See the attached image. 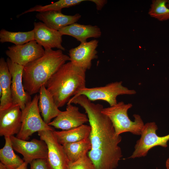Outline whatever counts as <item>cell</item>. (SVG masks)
<instances>
[{
	"instance_id": "1",
	"label": "cell",
	"mask_w": 169,
	"mask_h": 169,
	"mask_svg": "<svg viewBox=\"0 0 169 169\" xmlns=\"http://www.w3.org/2000/svg\"><path fill=\"white\" fill-rule=\"evenodd\" d=\"M69 103L79 105L88 116L91 128L89 137L91 149L88 156L95 169H116L123 156L119 145L122 137L116 134L110 120L101 112L103 106L84 95L72 97Z\"/></svg>"
},
{
	"instance_id": "2",
	"label": "cell",
	"mask_w": 169,
	"mask_h": 169,
	"mask_svg": "<svg viewBox=\"0 0 169 169\" xmlns=\"http://www.w3.org/2000/svg\"><path fill=\"white\" fill-rule=\"evenodd\" d=\"M69 56L62 50L45 49L44 55L24 66L23 82L25 90L30 95L39 92L50 77L66 61Z\"/></svg>"
},
{
	"instance_id": "3",
	"label": "cell",
	"mask_w": 169,
	"mask_h": 169,
	"mask_svg": "<svg viewBox=\"0 0 169 169\" xmlns=\"http://www.w3.org/2000/svg\"><path fill=\"white\" fill-rule=\"evenodd\" d=\"M86 70L71 61L63 65L45 85L58 108L67 104L72 96L86 87Z\"/></svg>"
},
{
	"instance_id": "4",
	"label": "cell",
	"mask_w": 169,
	"mask_h": 169,
	"mask_svg": "<svg viewBox=\"0 0 169 169\" xmlns=\"http://www.w3.org/2000/svg\"><path fill=\"white\" fill-rule=\"evenodd\" d=\"M132 106L131 103L125 104L120 101L115 105L103 108L102 110V113L110 120L117 135L129 132L134 135H141L145 124L138 114L133 115V121L130 119L128 111Z\"/></svg>"
},
{
	"instance_id": "5",
	"label": "cell",
	"mask_w": 169,
	"mask_h": 169,
	"mask_svg": "<svg viewBox=\"0 0 169 169\" xmlns=\"http://www.w3.org/2000/svg\"><path fill=\"white\" fill-rule=\"evenodd\" d=\"M39 98V95H35L24 109L21 110L22 126L17 135L18 138L27 141L36 132L54 130L52 127L45 122L41 116L38 106Z\"/></svg>"
},
{
	"instance_id": "6",
	"label": "cell",
	"mask_w": 169,
	"mask_h": 169,
	"mask_svg": "<svg viewBox=\"0 0 169 169\" xmlns=\"http://www.w3.org/2000/svg\"><path fill=\"white\" fill-rule=\"evenodd\" d=\"M122 84V81H116L103 86L90 88L86 87L79 90L73 96L84 95L91 101L103 100L112 106L118 103L117 97L118 95H133L136 93L135 90L130 89Z\"/></svg>"
},
{
	"instance_id": "7",
	"label": "cell",
	"mask_w": 169,
	"mask_h": 169,
	"mask_svg": "<svg viewBox=\"0 0 169 169\" xmlns=\"http://www.w3.org/2000/svg\"><path fill=\"white\" fill-rule=\"evenodd\" d=\"M158 127L154 122L145 124L141 137L136 142L134 151L129 158L135 159L146 156L149 151L157 146L166 148L169 141V134L159 136L156 133Z\"/></svg>"
},
{
	"instance_id": "8",
	"label": "cell",
	"mask_w": 169,
	"mask_h": 169,
	"mask_svg": "<svg viewBox=\"0 0 169 169\" xmlns=\"http://www.w3.org/2000/svg\"><path fill=\"white\" fill-rule=\"evenodd\" d=\"M38 134L47 146L46 159L48 169H68L69 161L63 146L58 142L53 131H40Z\"/></svg>"
},
{
	"instance_id": "9",
	"label": "cell",
	"mask_w": 169,
	"mask_h": 169,
	"mask_svg": "<svg viewBox=\"0 0 169 169\" xmlns=\"http://www.w3.org/2000/svg\"><path fill=\"white\" fill-rule=\"evenodd\" d=\"M5 53L12 62L25 66L42 56L44 54L45 49L33 40L23 45L8 47Z\"/></svg>"
},
{
	"instance_id": "10",
	"label": "cell",
	"mask_w": 169,
	"mask_h": 169,
	"mask_svg": "<svg viewBox=\"0 0 169 169\" xmlns=\"http://www.w3.org/2000/svg\"><path fill=\"white\" fill-rule=\"evenodd\" d=\"M10 138L13 149L22 155L24 161L30 164L36 159H46L48 147L44 141L33 139L28 141L14 136Z\"/></svg>"
},
{
	"instance_id": "11",
	"label": "cell",
	"mask_w": 169,
	"mask_h": 169,
	"mask_svg": "<svg viewBox=\"0 0 169 169\" xmlns=\"http://www.w3.org/2000/svg\"><path fill=\"white\" fill-rule=\"evenodd\" d=\"M12 76L11 86L12 104H18L21 110L30 102V95L24 90L23 82L24 66L12 62L9 58L6 60Z\"/></svg>"
},
{
	"instance_id": "12",
	"label": "cell",
	"mask_w": 169,
	"mask_h": 169,
	"mask_svg": "<svg viewBox=\"0 0 169 169\" xmlns=\"http://www.w3.org/2000/svg\"><path fill=\"white\" fill-rule=\"evenodd\" d=\"M67 104L65 110L61 111L49 125L66 130L79 127L89 122L87 115L80 112L78 107L72 104Z\"/></svg>"
},
{
	"instance_id": "13",
	"label": "cell",
	"mask_w": 169,
	"mask_h": 169,
	"mask_svg": "<svg viewBox=\"0 0 169 169\" xmlns=\"http://www.w3.org/2000/svg\"><path fill=\"white\" fill-rule=\"evenodd\" d=\"M98 41L96 39L80 43L77 47L69 51L70 61L76 66L87 70L92 65V61L98 58L96 48Z\"/></svg>"
},
{
	"instance_id": "14",
	"label": "cell",
	"mask_w": 169,
	"mask_h": 169,
	"mask_svg": "<svg viewBox=\"0 0 169 169\" xmlns=\"http://www.w3.org/2000/svg\"><path fill=\"white\" fill-rule=\"evenodd\" d=\"M22 112L19 106L12 104L9 107L0 110V136L10 137L17 135L22 126Z\"/></svg>"
},
{
	"instance_id": "15",
	"label": "cell",
	"mask_w": 169,
	"mask_h": 169,
	"mask_svg": "<svg viewBox=\"0 0 169 169\" xmlns=\"http://www.w3.org/2000/svg\"><path fill=\"white\" fill-rule=\"evenodd\" d=\"M34 40L43 47L44 49L56 48L64 51L62 45V35L58 30L52 28L44 23L39 22L34 23Z\"/></svg>"
},
{
	"instance_id": "16",
	"label": "cell",
	"mask_w": 169,
	"mask_h": 169,
	"mask_svg": "<svg viewBox=\"0 0 169 169\" xmlns=\"http://www.w3.org/2000/svg\"><path fill=\"white\" fill-rule=\"evenodd\" d=\"M36 17L48 27L58 31L76 23L80 18L81 15L79 13L68 15L63 14L61 12L49 11L39 12L36 14Z\"/></svg>"
},
{
	"instance_id": "17",
	"label": "cell",
	"mask_w": 169,
	"mask_h": 169,
	"mask_svg": "<svg viewBox=\"0 0 169 169\" xmlns=\"http://www.w3.org/2000/svg\"><path fill=\"white\" fill-rule=\"evenodd\" d=\"M63 35L70 36L80 43L87 42L90 38H98L101 35L100 28L97 26L83 25L75 23L58 30Z\"/></svg>"
},
{
	"instance_id": "18",
	"label": "cell",
	"mask_w": 169,
	"mask_h": 169,
	"mask_svg": "<svg viewBox=\"0 0 169 169\" xmlns=\"http://www.w3.org/2000/svg\"><path fill=\"white\" fill-rule=\"evenodd\" d=\"M39 92L38 109L44 121L48 125L51 120L56 117L61 111L59 109L52 95L44 85L41 86Z\"/></svg>"
},
{
	"instance_id": "19",
	"label": "cell",
	"mask_w": 169,
	"mask_h": 169,
	"mask_svg": "<svg viewBox=\"0 0 169 169\" xmlns=\"http://www.w3.org/2000/svg\"><path fill=\"white\" fill-rule=\"evenodd\" d=\"M12 76L7 61L3 58L0 59V85L2 89L0 98V110L7 108L12 104L11 86Z\"/></svg>"
},
{
	"instance_id": "20",
	"label": "cell",
	"mask_w": 169,
	"mask_h": 169,
	"mask_svg": "<svg viewBox=\"0 0 169 169\" xmlns=\"http://www.w3.org/2000/svg\"><path fill=\"white\" fill-rule=\"evenodd\" d=\"M91 130L90 125L85 124L66 130L53 131L58 142L61 145L80 141L89 138Z\"/></svg>"
},
{
	"instance_id": "21",
	"label": "cell",
	"mask_w": 169,
	"mask_h": 169,
	"mask_svg": "<svg viewBox=\"0 0 169 169\" xmlns=\"http://www.w3.org/2000/svg\"><path fill=\"white\" fill-rule=\"evenodd\" d=\"M4 138L5 145L0 149V163L7 169H15L24 161L14 152L10 137Z\"/></svg>"
},
{
	"instance_id": "22",
	"label": "cell",
	"mask_w": 169,
	"mask_h": 169,
	"mask_svg": "<svg viewBox=\"0 0 169 169\" xmlns=\"http://www.w3.org/2000/svg\"><path fill=\"white\" fill-rule=\"evenodd\" d=\"M62 145L70 162H74L87 155L91 149V144L89 138Z\"/></svg>"
},
{
	"instance_id": "23",
	"label": "cell",
	"mask_w": 169,
	"mask_h": 169,
	"mask_svg": "<svg viewBox=\"0 0 169 169\" xmlns=\"http://www.w3.org/2000/svg\"><path fill=\"white\" fill-rule=\"evenodd\" d=\"M34 40L33 30L27 32H12L4 29L0 31V42H9L16 45H21Z\"/></svg>"
},
{
	"instance_id": "24",
	"label": "cell",
	"mask_w": 169,
	"mask_h": 169,
	"mask_svg": "<svg viewBox=\"0 0 169 169\" xmlns=\"http://www.w3.org/2000/svg\"><path fill=\"white\" fill-rule=\"evenodd\" d=\"M85 0H60L53 3L45 6L36 5L22 13L18 16L33 12H38L49 11L61 12L64 8H69L80 3Z\"/></svg>"
},
{
	"instance_id": "25",
	"label": "cell",
	"mask_w": 169,
	"mask_h": 169,
	"mask_svg": "<svg viewBox=\"0 0 169 169\" xmlns=\"http://www.w3.org/2000/svg\"><path fill=\"white\" fill-rule=\"evenodd\" d=\"M167 0L152 1L148 14L151 17L159 21L169 19V8L166 6Z\"/></svg>"
},
{
	"instance_id": "26",
	"label": "cell",
	"mask_w": 169,
	"mask_h": 169,
	"mask_svg": "<svg viewBox=\"0 0 169 169\" xmlns=\"http://www.w3.org/2000/svg\"><path fill=\"white\" fill-rule=\"evenodd\" d=\"M68 169H95V167L90 159L86 155L74 162H69Z\"/></svg>"
},
{
	"instance_id": "27",
	"label": "cell",
	"mask_w": 169,
	"mask_h": 169,
	"mask_svg": "<svg viewBox=\"0 0 169 169\" xmlns=\"http://www.w3.org/2000/svg\"><path fill=\"white\" fill-rule=\"evenodd\" d=\"M30 164V169H48L45 159L34 160Z\"/></svg>"
},
{
	"instance_id": "28",
	"label": "cell",
	"mask_w": 169,
	"mask_h": 169,
	"mask_svg": "<svg viewBox=\"0 0 169 169\" xmlns=\"http://www.w3.org/2000/svg\"><path fill=\"white\" fill-rule=\"evenodd\" d=\"M89 1L95 3L97 10H101L107 3V1L105 0H90Z\"/></svg>"
},
{
	"instance_id": "29",
	"label": "cell",
	"mask_w": 169,
	"mask_h": 169,
	"mask_svg": "<svg viewBox=\"0 0 169 169\" xmlns=\"http://www.w3.org/2000/svg\"><path fill=\"white\" fill-rule=\"evenodd\" d=\"M28 164V163L24 161L23 164L15 169H27ZM0 169H6L2 164L0 163Z\"/></svg>"
},
{
	"instance_id": "30",
	"label": "cell",
	"mask_w": 169,
	"mask_h": 169,
	"mask_svg": "<svg viewBox=\"0 0 169 169\" xmlns=\"http://www.w3.org/2000/svg\"><path fill=\"white\" fill-rule=\"evenodd\" d=\"M165 165L166 169H169V158L166 161Z\"/></svg>"
},
{
	"instance_id": "31",
	"label": "cell",
	"mask_w": 169,
	"mask_h": 169,
	"mask_svg": "<svg viewBox=\"0 0 169 169\" xmlns=\"http://www.w3.org/2000/svg\"><path fill=\"white\" fill-rule=\"evenodd\" d=\"M167 4H166V6L168 8H169V0L167 1Z\"/></svg>"
}]
</instances>
